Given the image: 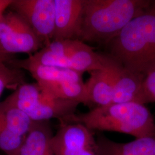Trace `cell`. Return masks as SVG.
Returning a JSON list of instances; mask_svg holds the SVG:
<instances>
[{
    "label": "cell",
    "mask_w": 155,
    "mask_h": 155,
    "mask_svg": "<svg viewBox=\"0 0 155 155\" xmlns=\"http://www.w3.org/2000/svg\"><path fill=\"white\" fill-rule=\"evenodd\" d=\"M109 55L145 77L155 70V1L107 44Z\"/></svg>",
    "instance_id": "1"
},
{
    "label": "cell",
    "mask_w": 155,
    "mask_h": 155,
    "mask_svg": "<svg viewBox=\"0 0 155 155\" xmlns=\"http://www.w3.org/2000/svg\"><path fill=\"white\" fill-rule=\"evenodd\" d=\"M150 0H84L79 40L107 44L148 8Z\"/></svg>",
    "instance_id": "2"
},
{
    "label": "cell",
    "mask_w": 155,
    "mask_h": 155,
    "mask_svg": "<svg viewBox=\"0 0 155 155\" xmlns=\"http://www.w3.org/2000/svg\"><path fill=\"white\" fill-rule=\"evenodd\" d=\"M59 120L80 123L91 130L131 135L135 139L155 134V121L145 105L136 102L95 107L84 113L74 114Z\"/></svg>",
    "instance_id": "3"
},
{
    "label": "cell",
    "mask_w": 155,
    "mask_h": 155,
    "mask_svg": "<svg viewBox=\"0 0 155 155\" xmlns=\"http://www.w3.org/2000/svg\"><path fill=\"white\" fill-rule=\"evenodd\" d=\"M11 101L33 121L61 120L75 114L80 104L45 94L37 83L22 84L12 94Z\"/></svg>",
    "instance_id": "4"
},
{
    "label": "cell",
    "mask_w": 155,
    "mask_h": 155,
    "mask_svg": "<svg viewBox=\"0 0 155 155\" xmlns=\"http://www.w3.org/2000/svg\"><path fill=\"white\" fill-rule=\"evenodd\" d=\"M44 45L32 28L15 12L6 11L0 19V63H5L16 54L33 55Z\"/></svg>",
    "instance_id": "5"
},
{
    "label": "cell",
    "mask_w": 155,
    "mask_h": 155,
    "mask_svg": "<svg viewBox=\"0 0 155 155\" xmlns=\"http://www.w3.org/2000/svg\"><path fill=\"white\" fill-rule=\"evenodd\" d=\"M51 144L55 155H99L93 131L77 122L59 120Z\"/></svg>",
    "instance_id": "6"
},
{
    "label": "cell",
    "mask_w": 155,
    "mask_h": 155,
    "mask_svg": "<svg viewBox=\"0 0 155 155\" xmlns=\"http://www.w3.org/2000/svg\"><path fill=\"white\" fill-rule=\"evenodd\" d=\"M9 9L27 22L44 47L53 40L55 22L54 0H13Z\"/></svg>",
    "instance_id": "7"
},
{
    "label": "cell",
    "mask_w": 155,
    "mask_h": 155,
    "mask_svg": "<svg viewBox=\"0 0 155 155\" xmlns=\"http://www.w3.org/2000/svg\"><path fill=\"white\" fill-rule=\"evenodd\" d=\"M33 121L4 100L0 102V152L15 155L24 143Z\"/></svg>",
    "instance_id": "8"
},
{
    "label": "cell",
    "mask_w": 155,
    "mask_h": 155,
    "mask_svg": "<svg viewBox=\"0 0 155 155\" xmlns=\"http://www.w3.org/2000/svg\"><path fill=\"white\" fill-rule=\"evenodd\" d=\"M54 40H79L83 19L84 0H54Z\"/></svg>",
    "instance_id": "9"
},
{
    "label": "cell",
    "mask_w": 155,
    "mask_h": 155,
    "mask_svg": "<svg viewBox=\"0 0 155 155\" xmlns=\"http://www.w3.org/2000/svg\"><path fill=\"white\" fill-rule=\"evenodd\" d=\"M108 70L113 77V104L140 103L141 91L145 77L127 70L115 59Z\"/></svg>",
    "instance_id": "10"
},
{
    "label": "cell",
    "mask_w": 155,
    "mask_h": 155,
    "mask_svg": "<svg viewBox=\"0 0 155 155\" xmlns=\"http://www.w3.org/2000/svg\"><path fill=\"white\" fill-rule=\"evenodd\" d=\"M5 63L11 67L28 71L38 84L83 81L82 73L66 68L44 65L33 61L29 58L24 59L12 58Z\"/></svg>",
    "instance_id": "11"
},
{
    "label": "cell",
    "mask_w": 155,
    "mask_h": 155,
    "mask_svg": "<svg viewBox=\"0 0 155 155\" xmlns=\"http://www.w3.org/2000/svg\"><path fill=\"white\" fill-rule=\"evenodd\" d=\"M97 141L99 155H155V134L126 143H117L100 134Z\"/></svg>",
    "instance_id": "12"
},
{
    "label": "cell",
    "mask_w": 155,
    "mask_h": 155,
    "mask_svg": "<svg viewBox=\"0 0 155 155\" xmlns=\"http://www.w3.org/2000/svg\"><path fill=\"white\" fill-rule=\"evenodd\" d=\"M53 136L50 121H33L24 143L15 155H55L51 144Z\"/></svg>",
    "instance_id": "13"
},
{
    "label": "cell",
    "mask_w": 155,
    "mask_h": 155,
    "mask_svg": "<svg viewBox=\"0 0 155 155\" xmlns=\"http://www.w3.org/2000/svg\"><path fill=\"white\" fill-rule=\"evenodd\" d=\"M90 77L85 82L87 105L96 107L113 104V83L109 70H97L89 72Z\"/></svg>",
    "instance_id": "14"
},
{
    "label": "cell",
    "mask_w": 155,
    "mask_h": 155,
    "mask_svg": "<svg viewBox=\"0 0 155 155\" xmlns=\"http://www.w3.org/2000/svg\"><path fill=\"white\" fill-rule=\"evenodd\" d=\"M42 91L53 97L87 105V94L83 81H66L38 84Z\"/></svg>",
    "instance_id": "15"
},
{
    "label": "cell",
    "mask_w": 155,
    "mask_h": 155,
    "mask_svg": "<svg viewBox=\"0 0 155 155\" xmlns=\"http://www.w3.org/2000/svg\"><path fill=\"white\" fill-rule=\"evenodd\" d=\"M22 70L0 63V97L6 89H16L25 83V74Z\"/></svg>",
    "instance_id": "16"
},
{
    "label": "cell",
    "mask_w": 155,
    "mask_h": 155,
    "mask_svg": "<svg viewBox=\"0 0 155 155\" xmlns=\"http://www.w3.org/2000/svg\"><path fill=\"white\" fill-rule=\"evenodd\" d=\"M85 45L84 43L79 40H54L43 48L55 55L67 56L72 55Z\"/></svg>",
    "instance_id": "17"
},
{
    "label": "cell",
    "mask_w": 155,
    "mask_h": 155,
    "mask_svg": "<svg viewBox=\"0 0 155 155\" xmlns=\"http://www.w3.org/2000/svg\"><path fill=\"white\" fill-rule=\"evenodd\" d=\"M155 102V70L145 76L142 85L140 103L147 104Z\"/></svg>",
    "instance_id": "18"
},
{
    "label": "cell",
    "mask_w": 155,
    "mask_h": 155,
    "mask_svg": "<svg viewBox=\"0 0 155 155\" xmlns=\"http://www.w3.org/2000/svg\"><path fill=\"white\" fill-rule=\"evenodd\" d=\"M13 0H0V19L9 9Z\"/></svg>",
    "instance_id": "19"
},
{
    "label": "cell",
    "mask_w": 155,
    "mask_h": 155,
    "mask_svg": "<svg viewBox=\"0 0 155 155\" xmlns=\"http://www.w3.org/2000/svg\"><path fill=\"white\" fill-rule=\"evenodd\" d=\"M0 155H1V154H0Z\"/></svg>",
    "instance_id": "20"
}]
</instances>
